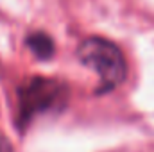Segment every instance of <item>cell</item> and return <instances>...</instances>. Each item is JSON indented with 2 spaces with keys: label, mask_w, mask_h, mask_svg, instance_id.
Masks as SVG:
<instances>
[{
  "label": "cell",
  "mask_w": 154,
  "mask_h": 152,
  "mask_svg": "<svg viewBox=\"0 0 154 152\" xmlns=\"http://www.w3.org/2000/svg\"><path fill=\"white\" fill-rule=\"evenodd\" d=\"M77 59L97 72L99 88L97 95H104L118 88L127 75V61L124 52L113 41L100 36L86 38L77 47Z\"/></svg>",
  "instance_id": "obj_2"
},
{
  "label": "cell",
  "mask_w": 154,
  "mask_h": 152,
  "mask_svg": "<svg viewBox=\"0 0 154 152\" xmlns=\"http://www.w3.org/2000/svg\"><path fill=\"white\" fill-rule=\"evenodd\" d=\"M0 152H14L11 141H9L5 136H2V134H0Z\"/></svg>",
  "instance_id": "obj_4"
},
{
  "label": "cell",
  "mask_w": 154,
  "mask_h": 152,
  "mask_svg": "<svg viewBox=\"0 0 154 152\" xmlns=\"http://www.w3.org/2000/svg\"><path fill=\"white\" fill-rule=\"evenodd\" d=\"M25 45L29 47V50L41 61H47L54 56L56 52V45H54V39L50 38L47 32H41V31H36V32H31L27 39H25Z\"/></svg>",
  "instance_id": "obj_3"
},
{
  "label": "cell",
  "mask_w": 154,
  "mask_h": 152,
  "mask_svg": "<svg viewBox=\"0 0 154 152\" xmlns=\"http://www.w3.org/2000/svg\"><path fill=\"white\" fill-rule=\"evenodd\" d=\"M16 100V127L23 131L41 114L61 111L68 100V86L54 77H29L20 84Z\"/></svg>",
  "instance_id": "obj_1"
}]
</instances>
